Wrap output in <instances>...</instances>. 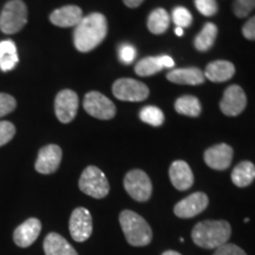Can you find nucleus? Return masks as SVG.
<instances>
[{"label": "nucleus", "mask_w": 255, "mask_h": 255, "mask_svg": "<svg viewBox=\"0 0 255 255\" xmlns=\"http://www.w3.org/2000/svg\"><path fill=\"white\" fill-rule=\"evenodd\" d=\"M124 188L127 193L138 202H145L150 199L152 184L150 178L141 169H133L124 177Z\"/></svg>", "instance_id": "obj_6"}, {"label": "nucleus", "mask_w": 255, "mask_h": 255, "mask_svg": "<svg viewBox=\"0 0 255 255\" xmlns=\"http://www.w3.org/2000/svg\"><path fill=\"white\" fill-rule=\"evenodd\" d=\"M41 232V222L36 218H31L19 225L13 233L14 244L18 247H30L37 240Z\"/></svg>", "instance_id": "obj_15"}, {"label": "nucleus", "mask_w": 255, "mask_h": 255, "mask_svg": "<svg viewBox=\"0 0 255 255\" xmlns=\"http://www.w3.org/2000/svg\"><path fill=\"white\" fill-rule=\"evenodd\" d=\"M162 255H182V254H180L178 252H175V251H167Z\"/></svg>", "instance_id": "obj_38"}, {"label": "nucleus", "mask_w": 255, "mask_h": 255, "mask_svg": "<svg viewBox=\"0 0 255 255\" xmlns=\"http://www.w3.org/2000/svg\"><path fill=\"white\" fill-rule=\"evenodd\" d=\"M216 37H218V26L213 23H207L202 31L196 36L195 40H194V45H195L196 50L201 51V52H206L214 45Z\"/></svg>", "instance_id": "obj_24"}, {"label": "nucleus", "mask_w": 255, "mask_h": 255, "mask_svg": "<svg viewBox=\"0 0 255 255\" xmlns=\"http://www.w3.org/2000/svg\"><path fill=\"white\" fill-rule=\"evenodd\" d=\"M137 51L131 44H122L119 47V57L123 64H131L136 58Z\"/></svg>", "instance_id": "obj_33"}, {"label": "nucleus", "mask_w": 255, "mask_h": 255, "mask_svg": "<svg viewBox=\"0 0 255 255\" xmlns=\"http://www.w3.org/2000/svg\"><path fill=\"white\" fill-rule=\"evenodd\" d=\"M167 79L175 84L182 85H200L206 81L205 73L197 68L175 69L168 72Z\"/></svg>", "instance_id": "obj_19"}, {"label": "nucleus", "mask_w": 255, "mask_h": 255, "mask_svg": "<svg viewBox=\"0 0 255 255\" xmlns=\"http://www.w3.org/2000/svg\"><path fill=\"white\" fill-rule=\"evenodd\" d=\"M205 77L210 82L222 83L229 81L235 73V66L228 60H215L207 65Z\"/></svg>", "instance_id": "obj_20"}, {"label": "nucleus", "mask_w": 255, "mask_h": 255, "mask_svg": "<svg viewBox=\"0 0 255 255\" xmlns=\"http://www.w3.org/2000/svg\"><path fill=\"white\" fill-rule=\"evenodd\" d=\"M45 255H78L75 248L58 233H50L44 240Z\"/></svg>", "instance_id": "obj_21"}, {"label": "nucleus", "mask_w": 255, "mask_h": 255, "mask_svg": "<svg viewBox=\"0 0 255 255\" xmlns=\"http://www.w3.org/2000/svg\"><path fill=\"white\" fill-rule=\"evenodd\" d=\"M27 23V7L23 0H9L0 13V31L14 34Z\"/></svg>", "instance_id": "obj_4"}, {"label": "nucleus", "mask_w": 255, "mask_h": 255, "mask_svg": "<svg viewBox=\"0 0 255 255\" xmlns=\"http://www.w3.org/2000/svg\"><path fill=\"white\" fill-rule=\"evenodd\" d=\"M214 255H247L242 248L234 244H225L221 247L216 248Z\"/></svg>", "instance_id": "obj_34"}, {"label": "nucleus", "mask_w": 255, "mask_h": 255, "mask_svg": "<svg viewBox=\"0 0 255 255\" xmlns=\"http://www.w3.org/2000/svg\"><path fill=\"white\" fill-rule=\"evenodd\" d=\"M83 107L89 115L98 120L108 121L114 119L116 115V107L113 101L98 91H91L85 95Z\"/></svg>", "instance_id": "obj_8"}, {"label": "nucleus", "mask_w": 255, "mask_h": 255, "mask_svg": "<svg viewBox=\"0 0 255 255\" xmlns=\"http://www.w3.org/2000/svg\"><path fill=\"white\" fill-rule=\"evenodd\" d=\"M246 105L247 96L244 89L239 85H231L223 94L220 109L227 116H238L246 109Z\"/></svg>", "instance_id": "obj_12"}, {"label": "nucleus", "mask_w": 255, "mask_h": 255, "mask_svg": "<svg viewBox=\"0 0 255 255\" xmlns=\"http://www.w3.org/2000/svg\"><path fill=\"white\" fill-rule=\"evenodd\" d=\"M71 238L76 242L87 241L92 234V216L84 207H78L72 212L69 222Z\"/></svg>", "instance_id": "obj_9"}, {"label": "nucleus", "mask_w": 255, "mask_h": 255, "mask_svg": "<svg viewBox=\"0 0 255 255\" xmlns=\"http://www.w3.org/2000/svg\"><path fill=\"white\" fill-rule=\"evenodd\" d=\"M139 119L142 122H144L152 127H161L164 123V114L157 107L148 105L144 107L139 113Z\"/></svg>", "instance_id": "obj_27"}, {"label": "nucleus", "mask_w": 255, "mask_h": 255, "mask_svg": "<svg viewBox=\"0 0 255 255\" xmlns=\"http://www.w3.org/2000/svg\"><path fill=\"white\" fill-rule=\"evenodd\" d=\"M175 33H176L178 37H182L183 36V28L182 27H176V28H175Z\"/></svg>", "instance_id": "obj_37"}, {"label": "nucleus", "mask_w": 255, "mask_h": 255, "mask_svg": "<svg viewBox=\"0 0 255 255\" xmlns=\"http://www.w3.org/2000/svg\"><path fill=\"white\" fill-rule=\"evenodd\" d=\"M175 110L184 116L197 117L201 114L202 108H201L200 101L195 96L187 95L177 98V101L175 102Z\"/></svg>", "instance_id": "obj_26"}, {"label": "nucleus", "mask_w": 255, "mask_h": 255, "mask_svg": "<svg viewBox=\"0 0 255 255\" xmlns=\"http://www.w3.org/2000/svg\"><path fill=\"white\" fill-rule=\"evenodd\" d=\"M120 225L127 241L133 247L148 246L152 240L149 223L132 210H123L120 214Z\"/></svg>", "instance_id": "obj_3"}, {"label": "nucleus", "mask_w": 255, "mask_h": 255, "mask_svg": "<svg viewBox=\"0 0 255 255\" xmlns=\"http://www.w3.org/2000/svg\"><path fill=\"white\" fill-rule=\"evenodd\" d=\"M17 107V102L13 96L0 92V117L11 114Z\"/></svg>", "instance_id": "obj_31"}, {"label": "nucleus", "mask_w": 255, "mask_h": 255, "mask_svg": "<svg viewBox=\"0 0 255 255\" xmlns=\"http://www.w3.org/2000/svg\"><path fill=\"white\" fill-rule=\"evenodd\" d=\"M170 15L164 8H156L148 18V28L151 33L162 34L168 30Z\"/></svg>", "instance_id": "obj_25"}, {"label": "nucleus", "mask_w": 255, "mask_h": 255, "mask_svg": "<svg viewBox=\"0 0 255 255\" xmlns=\"http://www.w3.org/2000/svg\"><path fill=\"white\" fill-rule=\"evenodd\" d=\"M79 189L95 199H103L109 194L110 184L100 168L90 165L84 169L79 178Z\"/></svg>", "instance_id": "obj_5"}, {"label": "nucleus", "mask_w": 255, "mask_h": 255, "mask_svg": "<svg viewBox=\"0 0 255 255\" xmlns=\"http://www.w3.org/2000/svg\"><path fill=\"white\" fill-rule=\"evenodd\" d=\"M169 177L173 186L181 191L188 190L194 184V175L189 164L181 159L171 163L169 169Z\"/></svg>", "instance_id": "obj_17"}, {"label": "nucleus", "mask_w": 255, "mask_h": 255, "mask_svg": "<svg viewBox=\"0 0 255 255\" xmlns=\"http://www.w3.org/2000/svg\"><path fill=\"white\" fill-rule=\"evenodd\" d=\"M79 100L75 91L62 90L56 96L55 100V113L57 119L62 123H70L75 120L78 111Z\"/></svg>", "instance_id": "obj_10"}, {"label": "nucleus", "mask_w": 255, "mask_h": 255, "mask_svg": "<svg viewBox=\"0 0 255 255\" xmlns=\"http://www.w3.org/2000/svg\"><path fill=\"white\" fill-rule=\"evenodd\" d=\"M15 135V127L8 121H0V146L5 145Z\"/></svg>", "instance_id": "obj_32"}, {"label": "nucleus", "mask_w": 255, "mask_h": 255, "mask_svg": "<svg viewBox=\"0 0 255 255\" xmlns=\"http://www.w3.org/2000/svg\"><path fill=\"white\" fill-rule=\"evenodd\" d=\"M173 20L177 25L176 27H188L193 21L190 12L186 7L177 6L173 9Z\"/></svg>", "instance_id": "obj_28"}, {"label": "nucleus", "mask_w": 255, "mask_h": 255, "mask_svg": "<svg viewBox=\"0 0 255 255\" xmlns=\"http://www.w3.org/2000/svg\"><path fill=\"white\" fill-rule=\"evenodd\" d=\"M255 8V0H234L233 11L238 18H245Z\"/></svg>", "instance_id": "obj_29"}, {"label": "nucleus", "mask_w": 255, "mask_h": 255, "mask_svg": "<svg viewBox=\"0 0 255 255\" xmlns=\"http://www.w3.org/2000/svg\"><path fill=\"white\" fill-rule=\"evenodd\" d=\"M62 156L63 152L60 146L56 144L44 146L39 150L34 168L40 174H53L59 168L60 162H62Z\"/></svg>", "instance_id": "obj_13"}, {"label": "nucleus", "mask_w": 255, "mask_h": 255, "mask_svg": "<svg viewBox=\"0 0 255 255\" xmlns=\"http://www.w3.org/2000/svg\"><path fill=\"white\" fill-rule=\"evenodd\" d=\"M242 34L246 39L255 40V15L248 19V21L242 27Z\"/></svg>", "instance_id": "obj_35"}, {"label": "nucleus", "mask_w": 255, "mask_h": 255, "mask_svg": "<svg viewBox=\"0 0 255 255\" xmlns=\"http://www.w3.org/2000/svg\"><path fill=\"white\" fill-rule=\"evenodd\" d=\"M175 62L169 56L145 57L135 65V72L141 77H149L165 68H174Z\"/></svg>", "instance_id": "obj_18"}, {"label": "nucleus", "mask_w": 255, "mask_h": 255, "mask_svg": "<svg viewBox=\"0 0 255 255\" xmlns=\"http://www.w3.org/2000/svg\"><path fill=\"white\" fill-rule=\"evenodd\" d=\"M195 6L197 11L206 17H212L218 12V2L216 0H195Z\"/></svg>", "instance_id": "obj_30"}, {"label": "nucleus", "mask_w": 255, "mask_h": 255, "mask_svg": "<svg viewBox=\"0 0 255 255\" xmlns=\"http://www.w3.org/2000/svg\"><path fill=\"white\" fill-rule=\"evenodd\" d=\"M233 148L231 145L216 144L205 151L206 164L215 170H226L232 163Z\"/></svg>", "instance_id": "obj_14"}, {"label": "nucleus", "mask_w": 255, "mask_h": 255, "mask_svg": "<svg viewBox=\"0 0 255 255\" xmlns=\"http://www.w3.org/2000/svg\"><path fill=\"white\" fill-rule=\"evenodd\" d=\"M208 196L205 193L196 191L176 203L174 207V213L177 218L190 219L201 214L208 207Z\"/></svg>", "instance_id": "obj_11"}, {"label": "nucleus", "mask_w": 255, "mask_h": 255, "mask_svg": "<svg viewBox=\"0 0 255 255\" xmlns=\"http://www.w3.org/2000/svg\"><path fill=\"white\" fill-rule=\"evenodd\" d=\"M143 1H144V0H123L124 4H126L128 7H130V8L138 7V6L141 5Z\"/></svg>", "instance_id": "obj_36"}, {"label": "nucleus", "mask_w": 255, "mask_h": 255, "mask_svg": "<svg viewBox=\"0 0 255 255\" xmlns=\"http://www.w3.org/2000/svg\"><path fill=\"white\" fill-rule=\"evenodd\" d=\"M19 62L17 46L14 41H0V70L8 72L13 70Z\"/></svg>", "instance_id": "obj_22"}, {"label": "nucleus", "mask_w": 255, "mask_h": 255, "mask_svg": "<svg viewBox=\"0 0 255 255\" xmlns=\"http://www.w3.org/2000/svg\"><path fill=\"white\" fill-rule=\"evenodd\" d=\"M83 17L84 15L81 7L76 5H68L55 9L50 14V21L58 27H76Z\"/></svg>", "instance_id": "obj_16"}, {"label": "nucleus", "mask_w": 255, "mask_h": 255, "mask_svg": "<svg viewBox=\"0 0 255 255\" xmlns=\"http://www.w3.org/2000/svg\"><path fill=\"white\" fill-rule=\"evenodd\" d=\"M108 33L107 18L102 13L85 15L73 31V44L79 52H90L105 39Z\"/></svg>", "instance_id": "obj_1"}, {"label": "nucleus", "mask_w": 255, "mask_h": 255, "mask_svg": "<svg viewBox=\"0 0 255 255\" xmlns=\"http://www.w3.org/2000/svg\"><path fill=\"white\" fill-rule=\"evenodd\" d=\"M113 94L120 101L142 102L148 98L149 88L136 79L121 78L114 83Z\"/></svg>", "instance_id": "obj_7"}, {"label": "nucleus", "mask_w": 255, "mask_h": 255, "mask_svg": "<svg viewBox=\"0 0 255 255\" xmlns=\"http://www.w3.org/2000/svg\"><path fill=\"white\" fill-rule=\"evenodd\" d=\"M255 180V165L250 161H242L232 171V181L239 188L248 187Z\"/></svg>", "instance_id": "obj_23"}, {"label": "nucleus", "mask_w": 255, "mask_h": 255, "mask_svg": "<svg viewBox=\"0 0 255 255\" xmlns=\"http://www.w3.org/2000/svg\"><path fill=\"white\" fill-rule=\"evenodd\" d=\"M232 235V227L227 221L206 220L199 222L191 232L194 244L206 250H216L227 244Z\"/></svg>", "instance_id": "obj_2"}]
</instances>
